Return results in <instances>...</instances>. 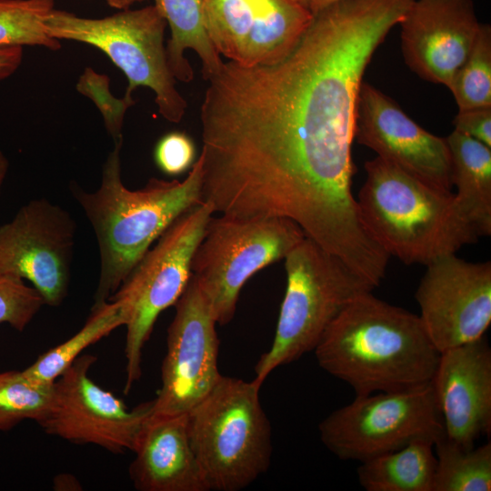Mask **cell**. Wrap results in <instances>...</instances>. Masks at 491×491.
<instances>
[{
	"label": "cell",
	"instance_id": "cell-1",
	"mask_svg": "<svg viewBox=\"0 0 491 491\" xmlns=\"http://www.w3.org/2000/svg\"><path fill=\"white\" fill-rule=\"evenodd\" d=\"M414 0H337L269 65L224 63L201 104L202 199L236 217H280L321 246L360 239L355 115L375 51Z\"/></svg>",
	"mask_w": 491,
	"mask_h": 491
},
{
	"label": "cell",
	"instance_id": "cell-2",
	"mask_svg": "<svg viewBox=\"0 0 491 491\" xmlns=\"http://www.w3.org/2000/svg\"><path fill=\"white\" fill-rule=\"evenodd\" d=\"M321 368L356 396L396 392L430 383L441 353L418 315L371 292L354 298L314 348Z\"/></svg>",
	"mask_w": 491,
	"mask_h": 491
},
{
	"label": "cell",
	"instance_id": "cell-3",
	"mask_svg": "<svg viewBox=\"0 0 491 491\" xmlns=\"http://www.w3.org/2000/svg\"><path fill=\"white\" fill-rule=\"evenodd\" d=\"M99 188L71 186L98 244L100 273L92 307L106 302L160 235L184 213L202 201L203 158L183 180L150 178L137 190L126 188L121 175L123 138L114 141Z\"/></svg>",
	"mask_w": 491,
	"mask_h": 491
},
{
	"label": "cell",
	"instance_id": "cell-4",
	"mask_svg": "<svg viewBox=\"0 0 491 491\" xmlns=\"http://www.w3.org/2000/svg\"><path fill=\"white\" fill-rule=\"evenodd\" d=\"M356 203L372 239L390 257L426 266L480 238L455 194L376 156L365 164Z\"/></svg>",
	"mask_w": 491,
	"mask_h": 491
},
{
	"label": "cell",
	"instance_id": "cell-5",
	"mask_svg": "<svg viewBox=\"0 0 491 491\" xmlns=\"http://www.w3.org/2000/svg\"><path fill=\"white\" fill-rule=\"evenodd\" d=\"M253 381L222 376L187 414L192 449L208 490L238 491L270 465L271 426Z\"/></svg>",
	"mask_w": 491,
	"mask_h": 491
},
{
	"label": "cell",
	"instance_id": "cell-6",
	"mask_svg": "<svg viewBox=\"0 0 491 491\" xmlns=\"http://www.w3.org/2000/svg\"><path fill=\"white\" fill-rule=\"evenodd\" d=\"M284 260L286 286L275 337L257 361L252 380L259 387L274 369L314 350L341 311L375 288L341 258L306 236Z\"/></svg>",
	"mask_w": 491,
	"mask_h": 491
},
{
	"label": "cell",
	"instance_id": "cell-7",
	"mask_svg": "<svg viewBox=\"0 0 491 491\" xmlns=\"http://www.w3.org/2000/svg\"><path fill=\"white\" fill-rule=\"evenodd\" d=\"M166 22L157 8L125 9L102 18H86L54 9L45 20L50 36L74 40L103 51L128 80L124 98L134 101L133 91L146 86L154 91L158 113L179 123L187 103L175 87L164 45Z\"/></svg>",
	"mask_w": 491,
	"mask_h": 491
},
{
	"label": "cell",
	"instance_id": "cell-8",
	"mask_svg": "<svg viewBox=\"0 0 491 491\" xmlns=\"http://www.w3.org/2000/svg\"><path fill=\"white\" fill-rule=\"evenodd\" d=\"M215 214L201 202L180 215L139 260L108 301L118 303L126 327L128 394L142 375V353L159 315L175 306L192 276L194 253Z\"/></svg>",
	"mask_w": 491,
	"mask_h": 491
},
{
	"label": "cell",
	"instance_id": "cell-9",
	"mask_svg": "<svg viewBox=\"0 0 491 491\" xmlns=\"http://www.w3.org/2000/svg\"><path fill=\"white\" fill-rule=\"evenodd\" d=\"M305 237L286 218L212 216L194 253L191 270L217 325L233 319L248 279L284 260Z\"/></svg>",
	"mask_w": 491,
	"mask_h": 491
},
{
	"label": "cell",
	"instance_id": "cell-10",
	"mask_svg": "<svg viewBox=\"0 0 491 491\" xmlns=\"http://www.w3.org/2000/svg\"><path fill=\"white\" fill-rule=\"evenodd\" d=\"M318 431L332 454L359 463L417 440L435 444L445 435L432 381L404 391L356 396L323 419Z\"/></svg>",
	"mask_w": 491,
	"mask_h": 491
},
{
	"label": "cell",
	"instance_id": "cell-11",
	"mask_svg": "<svg viewBox=\"0 0 491 491\" xmlns=\"http://www.w3.org/2000/svg\"><path fill=\"white\" fill-rule=\"evenodd\" d=\"M95 361L92 355H81L55 379L49 410L38 425L73 443L93 444L113 453L132 451L153 402L128 409L89 377Z\"/></svg>",
	"mask_w": 491,
	"mask_h": 491
},
{
	"label": "cell",
	"instance_id": "cell-12",
	"mask_svg": "<svg viewBox=\"0 0 491 491\" xmlns=\"http://www.w3.org/2000/svg\"><path fill=\"white\" fill-rule=\"evenodd\" d=\"M76 224L68 211L45 198L23 205L0 226V276L29 281L45 305L67 296Z\"/></svg>",
	"mask_w": 491,
	"mask_h": 491
},
{
	"label": "cell",
	"instance_id": "cell-13",
	"mask_svg": "<svg viewBox=\"0 0 491 491\" xmlns=\"http://www.w3.org/2000/svg\"><path fill=\"white\" fill-rule=\"evenodd\" d=\"M175 306L167 329L162 385L152 400L151 414L156 416L187 414L222 376L217 366V323L192 276Z\"/></svg>",
	"mask_w": 491,
	"mask_h": 491
},
{
	"label": "cell",
	"instance_id": "cell-14",
	"mask_svg": "<svg viewBox=\"0 0 491 491\" xmlns=\"http://www.w3.org/2000/svg\"><path fill=\"white\" fill-rule=\"evenodd\" d=\"M426 266L415 297L435 346L441 353L483 337L491 323V262L449 254Z\"/></svg>",
	"mask_w": 491,
	"mask_h": 491
},
{
	"label": "cell",
	"instance_id": "cell-15",
	"mask_svg": "<svg viewBox=\"0 0 491 491\" xmlns=\"http://www.w3.org/2000/svg\"><path fill=\"white\" fill-rule=\"evenodd\" d=\"M203 15L217 53L244 67L282 60L312 18L294 0H204Z\"/></svg>",
	"mask_w": 491,
	"mask_h": 491
},
{
	"label": "cell",
	"instance_id": "cell-16",
	"mask_svg": "<svg viewBox=\"0 0 491 491\" xmlns=\"http://www.w3.org/2000/svg\"><path fill=\"white\" fill-rule=\"evenodd\" d=\"M354 140L405 172L441 189H452L446 137L431 134L388 95L362 83L356 106Z\"/></svg>",
	"mask_w": 491,
	"mask_h": 491
},
{
	"label": "cell",
	"instance_id": "cell-17",
	"mask_svg": "<svg viewBox=\"0 0 491 491\" xmlns=\"http://www.w3.org/2000/svg\"><path fill=\"white\" fill-rule=\"evenodd\" d=\"M398 25L406 65L420 78L448 88L482 23L474 0H415Z\"/></svg>",
	"mask_w": 491,
	"mask_h": 491
},
{
	"label": "cell",
	"instance_id": "cell-18",
	"mask_svg": "<svg viewBox=\"0 0 491 491\" xmlns=\"http://www.w3.org/2000/svg\"><path fill=\"white\" fill-rule=\"evenodd\" d=\"M446 437L472 448L491 430V349L485 336L441 352L432 379Z\"/></svg>",
	"mask_w": 491,
	"mask_h": 491
},
{
	"label": "cell",
	"instance_id": "cell-19",
	"mask_svg": "<svg viewBox=\"0 0 491 491\" xmlns=\"http://www.w3.org/2000/svg\"><path fill=\"white\" fill-rule=\"evenodd\" d=\"M132 451L129 474L135 489L209 491L190 444L186 414H150Z\"/></svg>",
	"mask_w": 491,
	"mask_h": 491
},
{
	"label": "cell",
	"instance_id": "cell-20",
	"mask_svg": "<svg viewBox=\"0 0 491 491\" xmlns=\"http://www.w3.org/2000/svg\"><path fill=\"white\" fill-rule=\"evenodd\" d=\"M446 139L457 202L479 236H489L491 147L455 129Z\"/></svg>",
	"mask_w": 491,
	"mask_h": 491
},
{
	"label": "cell",
	"instance_id": "cell-21",
	"mask_svg": "<svg viewBox=\"0 0 491 491\" xmlns=\"http://www.w3.org/2000/svg\"><path fill=\"white\" fill-rule=\"evenodd\" d=\"M154 5L171 31L166 56L169 68L177 80L188 83L194 71L184 56L187 49L196 53L202 63L204 78L208 80L223 67L224 62L212 45L204 24V0H154Z\"/></svg>",
	"mask_w": 491,
	"mask_h": 491
},
{
	"label": "cell",
	"instance_id": "cell-22",
	"mask_svg": "<svg viewBox=\"0 0 491 491\" xmlns=\"http://www.w3.org/2000/svg\"><path fill=\"white\" fill-rule=\"evenodd\" d=\"M436 466L434 443L417 440L361 462L356 473L366 491H433Z\"/></svg>",
	"mask_w": 491,
	"mask_h": 491
},
{
	"label": "cell",
	"instance_id": "cell-23",
	"mask_svg": "<svg viewBox=\"0 0 491 491\" xmlns=\"http://www.w3.org/2000/svg\"><path fill=\"white\" fill-rule=\"evenodd\" d=\"M122 326H125L124 316L115 301L92 307L88 319L77 333L38 356L22 371L35 383L51 385L85 348Z\"/></svg>",
	"mask_w": 491,
	"mask_h": 491
},
{
	"label": "cell",
	"instance_id": "cell-24",
	"mask_svg": "<svg viewBox=\"0 0 491 491\" xmlns=\"http://www.w3.org/2000/svg\"><path fill=\"white\" fill-rule=\"evenodd\" d=\"M433 491H490L491 444L464 448L444 435L435 444Z\"/></svg>",
	"mask_w": 491,
	"mask_h": 491
},
{
	"label": "cell",
	"instance_id": "cell-25",
	"mask_svg": "<svg viewBox=\"0 0 491 491\" xmlns=\"http://www.w3.org/2000/svg\"><path fill=\"white\" fill-rule=\"evenodd\" d=\"M55 9V0H0V47L40 45L61 48L49 35L45 20Z\"/></svg>",
	"mask_w": 491,
	"mask_h": 491
},
{
	"label": "cell",
	"instance_id": "cell-26",
	"mask_svg": "<svg viewBox=\"0 0 491 491\" xmlns=\"http://www.w3.org/2000/svg\"><path fill=\"white\" fill-rule=\"evenodd\" d=\"M448 89L458 111L491 107V26L481 25L474 45Z\"/></svg>",
	"mask_w": 491,
	"mask_h": 491
},
{
	"label": "cell",
	"instance_id": "cell-27",
	"mask_svg": "<svg viewBox=\"0 0 491 491\" xmlns=\"http://www.w3.org/2000/svg\"><path fill=\"white\" fill-rule=\"evenodd\" d=\"M53 384L35 383L23 371L0 373V431L9 430L25 419L38 424L49 410Z\"/></svg>",
	"mask_w": 491,
	"mask_h": 491
},
{
	"label": "cell",
	"instance_id": "cell-28",
	"mask_svg": "<svg viewBox=\"0 0 491 491\" xmlns=\"http://www.w3.org/2000/svg\"><path fill=\"white\" fill-rule=\"evenodd\" d=\"M45 305L39 292L11 275L0 276V324L23 331Z\"/></svg>",
	"mask_w": 491,
	"mask_h": 491
},
{
	"label": "cell",
	"instance_id": "cell-29",
	"mask_svg": "<svg viewBox=\"0 0 491 491\" xmlns=\"http://www.w3.org/2000/svg\"><path fill=\"white\" fill-rule=\"evenodd\" d=\"M79 93L90 97L100 110L105 125L114 141L122 139L124 116L128 107L135 104L125 98L114 97L109 91V78L106 75L85 68L76 85Z\"/></svg>",
	"mask_w": 491,
	"mask_h": 491
},
{
	"label": "cell",
	"instance_id": "cell-30",
	"mask_svg": "<svg viewBox=\"0 0 491 491\" xmlns=\"http://www.w3.org/2000/svg\"><path fill=\"white\" fill-rule=\"evenodd\" d=\"M157 167L167 175H178L195 163V146L183 132H170L157 142L154 152Z\"/></svg>",
	"mask_w": 491,
	"mask_h": 491
},
{
	"label": "cell",
	"instance_id": "cell-31",
	"mask_svg": "<svg viewBox=\"0 0 491 491\" xmlns=\"http://www.w3.org/2000/svg\"><path fill=\"white\" fill-rule=\"evenodd\" d=\"M453 125L455 130L491 147V107L458 111Z\"/></svg>",
	"mask_w": 491,
	"mask_h": 491
},
{
	"label": "cell",
	"instance_id": "cell-32",
	"mask_svg": "<svg viewBox=\"0 0 491 491\" xmlns=\"http://www.w3.org/2000/svg\"><path fill=\"white\" fill-rule=\"evenodd\" d=\"M23 59L22 46H1L0 47V80L13 75Z\"/></svg>",
	"mask_w": 491,
	"mask_h": 491
},
{
	"label": "cell",
	"instance_id": "cell-33",
	"mask_svg": "<svg viewBox=\"0 0 491 491\" xmlns=\"http://www.w3.org/2000/svg\"><path fill=\"white\" fill-rule=\"evenodd\" d=\"M312 15L337 0H294Z\"/></svg>",
	"mask_w": 491,
	"mask_h": 491
},
{
	"label": "cell",
	"instance_id": "cell-34",
	"mask_svg": "<svg viewBox=\"0 0 491 491\" xmlns=\"http://www.w3.org/2000/svg\"><path fill=\"white\" fill-rule=\"evenodd\" d=\"M109 6L118 9L125 10L128 9L133 4L145 1V0H104Z\"/></svg>",
	"mask_w": 491,
	"mask_h": 491
},
{
	"label": "cell",
	"instance_id": "cell-35",
	"mask_svg": "<svg viewBox=\"0 0 491 491\" xmlns=\"http://www.w3.org/2000/svg\"><path fill=\"white\" fill-rule=\"evenodd\" d=\"M8 165H9L8 160L5 156L2 150L0 149V193H1L3 183L5 181V178L7 173Z\"/></svg>",
	"mask_w": 491,
	"mask_h": 491
}]
</instances>
